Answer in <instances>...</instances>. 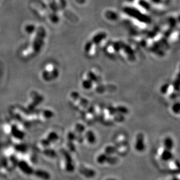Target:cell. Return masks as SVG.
Returning <instances> with one entry per match:
<instances>
[{
	"instance_id": "4",
	"label": "cell",
	"mask_w": 180,
	"mask_h": 180,
	"mask_svg": "<svg viewBox=\"0 0 180 180\" xmlns=\"http://www.w3.org/2000/svg\"><path fill=\"white\" fill-rule=\"evenodd\" d=\"M173 157L174 156L171 152V150L164 149L161 154V159L164 162H168L170 160H171L173 159Z\"/></svg>"
},
{
	"instance_id": "10",
	"label": "cell",
	"mask_w": 180,
	"mask_h": 180,
	"mask_svg": "<svg viewBox=\"0 0 180 180\" xmlns=\"http://www.w3.org/2000/svg\"><path fill=\"white\" fill-rule=\"evenodd\" d=\"M117 162H118V159H117V157L113 156L112 155L107 156L106 163H107L109 164H110V165H114V164H117Z\"/></svg>"
},
{
	"instance_id": "21",
	"label": "cell",
	"mask_w": 180,
	"mask_h": 180,
	"mask_svg": "<svg viewBox=\"0 0 180 180\" xmlns=\"http://www.w3.org/2000/svg\"><path fill=\"white\" fill-rule=\"evenodd\" d=\"M49 138H50L49 139H50V141H55L58 139V135H57V133H55L54 132H52L49 135Z\"/></svg>"
},
{
	"instance_id": "2",
	"label": "cell",
	"mask_w": 180,
	"mask_h": 180,
	"mask_svg": "<svg viewBox=\"0 0 180 180\" xmlns=\"http://www.w3.org/2000/svg\"><path fill=\"white\" fill-rule=\"evenodd\" d=\"M145 148L146 146L144 143V135L142 133H139L136 138L135 148L137 151L142 152L144 151Z\"/></svg>"
},
{
	"instance_id": "24",
	"label": "cell",
	"mask_w": 180,
	"mask_h": 180,
	"mask_svg": "<svg viewBox=\"0 0 180 180\" xmlns=\"http://www.w3.org/2000/svg\"><path fill=\"white\" fill-rule=\"evenodd\" d=\"M177 97H178V95H176V93H172V94L170 95V98H171V99H174L177 98Z\"/></svg>"
},
{
	"instance_id": "3",
	"label": "cell",
	"mask_w": 180,
	"mask_h": 180,
	"mask_svg": "<svg viewBox=\"0 0 180 180\" xmlns=\"http://www.w3.org/2000/svg\"><path fill=\"white\" fill-rule=\"evenodd\" d=\"M79 173L83 175L86 178H92L96 175V172L92 168H88L84 166H82L79 168Z\"/></svg>"
},
{
	"instance_id": "11",
	"label": "cell",
	"mask_w": 180,
	"mask_h": 180,
	"mask_svg": "<svg viewBox=\"0 0 180 180\" xmlns=\"http://www.w3.org/2000/svg\"><path fill=\"white\" fill-rule=\"evenodd\" d=\"M116 108V111L118 113H120L121 114H126L128 113V110L126 108V107L123 106H118V107H115Z\"/></svg>"
},
{
	"instance_id": "6",
	"label": "cell",
	"mask_w": 180,
	"mask_h": 180,
	"mask_svg": "<svg viewBox=\"0 0 180 180\" xmlns=\"http://www.w3.org/2000/svg\"><path fill=\"white\" fill-rule=\"evenodd\" d=\"M174 141L170 137H167L164 140V147L165 149L171 150L174 148Z\"/></svg>"
},
{
	"instance_id": "9",
	"label": "cell",
	"mask_w": 180,
	"mask_h": 180,
	"mask_svg": "<svg viewBox=\"0 0 180 180\" xmlns=\"http://www.w3.org/2000/svg\"><path fill=\"white\" fill-rule=\"evenodd\" d=\"M93 85V82H92L89 79L84 80L82 82V86L86 90H89L92 88Z\"/></svg>"
},
{
	"instance_id": "7",
	"label": "cell",
	"mask_w": 180,
	"mask_h": 180,
	"mask_svg": "<svg viewBox=\"0 0 180 180\" xmlns=\"http://www.w3.org/2000/svg\"><path fill=\"white\" fill-rule=\"evenodd\" d=\"M117 151V149L116 147H115L114 146L109 145L105 148L104 153L107 155L109 156V155H113L115 153H116Z\"/></svg>"
},
{
	"instance_id": "20",
	"label": "cell",
	"mask_w": 180,
	"mask_h": 180,
	"mask_svg": "<svg viewBox=\"0 0 180 180\" xmlns=\"http://www.w3.org/2000/svg\"><path fill=\"white\" fill-rule=\"evenodd\" d=\"M71 96L74 100H78L81 97L80 95L77 92H72Z\"/></svg>"
},
{
	"instance_id": "23",
	"label": "cell",
	"mask_w": 180,
	"mask_h": 180,
	"mask_svg": "<svg viewBox=\"0 0 180 180\" xmlns=\"http://www.w3.org/2000/svg\"><path fill=\"white\" fill-rule=\"evenodd\" d=\"M108 111L111 115H114L117 113L116 108L113 106H109L108 107Z\"/></svg>"
},
{
	"instance_id": "1",
	"label": "cell",
	"mask_w": 180,
	"mask_h": 180,
	"mask_svg": "<svg viewBox=\"0 0 180 180\" xmlns=\"http://www.w3.org/2000/svg\"><path fill=\"white\" fill-rule=\"evenodd\" d=\"M62 153L63 154V155L64 156L65 159H66V171L69 173L73 172V171L75 170V166L73 164L71 156L66 150H62Z\"/></svg>"
},
{
	"instance_id": "17",
	"label": "cell",
	"mask_w": 180,
	"mask_h": 180,
	"mask_svg": "<svg viewBox=\"0 0 180 180\" xmlns=\"http://www.w3.org/2000/svg\"><path fill=\"white\" fill-rule=\"evenodd\" d=\"M88 77L89 79L92 82H96L97 81V78L96 75H95L93 72H89L88 75Z\"/></svg>"
},
{
	"instance_id": "8",
	"label": "cell",
	"mask_w": 180,
	"mask_h": 180,
	"mask_svg": "<svg viewBox=\"0 0 180 180\" xmlns=\"http://www.w3.org/2000/svg\"><path fill=\"white\" fill-rule=\"evenodd\" d=\"M107 156L108 155H107L105 153L100 154L97 157V162L100 164H103L106 163Z\"/></svg>"
},
{
	"instance_id": "15",
	"label": "cell",
	"mask_w": 180,
	"mask_h": 180,
	"mask_svg": "<svg viewBox=\"0 0 180 180\" xmlns=\"http://www.w3.org/2000/svg\"><path fill=\"white\" fill-rule=\"evenodd\" d=\"M67 146L70 151L73 152L76 150V146L74 144L73 141H68V142L67 143Z\"/></svg>"
},
{
	"instance_id": "16",
	"label": "cell",
	"mask_w": 180,
	"mask_h": 180,
	"mask_svg": "<svg viewBox=\"0 0 180 180\" xmlns=\"http://www.w3.org/2000/svg\"><path fill=\"white\" fill-rule=\"evenodd\" d=\"M180 105L179 103H175L172 109H173V111L174 112V113L175 114H178L179 112H180Z\"/></svg>"
},
{
	"instance_id": "14",
	"label": "cell",
	"mask_w": 180,
	"mask_h": 180,
	"mask_svg": "<svg viewBox=\"0 0 180 180\" xmlns=\"http://www.w3.org/2000/svg\"><path fill=\"white\" fill-rule=\"evenodd\" d=\"M76 133L73 131H70L68 132V135H67V138L69 141H75L76 139Z\"/></svg>"
},
{
	"instance_id": "25",
	"label": "cell",
	"mask_w": 180,
	"mask_h": 180,
	"mask_svg": "<svg viewBox=\"0 0 180 180\" xmlns=\"http://www.w3.org/2000/svg\"><path fill=\"white\" fill-rule=\"evenodd\" d=\"M171 180H179V179L177 178H173Z\"/></svg>"
},
{
	"instance_id": "22",
	"label": "cell",
	"mask_w": 180,
	"mask_h": 180,
	"mask_svg": "<svg viewBox=\"0 0 180 180\" xmlns=\"http://www.w3.org/2000/svg\"><path fill=\"white\" fill-rule=\"evenodd\" d=\"M173 87L174 90L177 91H179V87H180V83H179V78H177V79L175 81L173 84Z\"/></svg>"
},
{
	"instance_id": "19",
	"label": "cell",
	"mask_w": 180,
	"mask_h": 180,
	"mask_svg": "<svg viewBox=\"0 0 180 180\" xmlns=\"http://www.w3.org/2000/svg\"><path fill=\"white\" fill-rule=\"evenodd\" d=\"M169 88V84H163L160 88V92L163 94H166Z\"/></svg>"
},
{
	"instance_id": "18",
	"label": "cell",
	"mask_w": 180,
	"mask_h": 180,
	"mask_svg": "<svg viewBox=\"0 0 180 180\" xmlns=\"http://www.w3.org/2000/svg\"><path fill=\"white\" fill-rule=\"evenodd\" d=\"M84 137L82 135V133H78L76 135V139L75 141H77L79 143H82L84 141Z\"/></svg>"
},
{
	"instance_id": "12",
	"label": "cell",
	"mask_w": 180,
	"mask_h": 180,
	"mask_svg": "<svg viewBox=\"0 0 180 180\" xmlns=\"http://www.w3.org/2000/svg\"><path fill=\"white\" fill-rule=\"evenodd\" d=\"M75 131L78 133H82L85 131V126L80 123H78L75 125Z\"/></svg>"
},
{
	"instance_id": "26",
	"label": "cell",
	"mask_w": 180,
	"mask_h": 180,
	"mask_svg": "<svg viewBox=\"0 0 180 180\" xmlns=\"http://www.w3.org/2000/svg\"><path fill=\"white\" fill-rule=\"evenodd\" d=\"M106 180H115V179H114V178H108V179H107Z\"/></svg>"
},
{
	"instance_id": "13",
	"label": "cell",
	"mask_w": 180,
	"mask_h": 180,
	"mask_svg": "<svg viewBox=\"0 0 180 180\" xmlns=\"http://www.w3.org/2000/svg\"><path fill=\"white\" fill-rule=\"evenodd\" d=\"M114 119L117 121V122H121L122 121H124L125 120V117L123 115V114H120V113H118L117 114H114Z\"/></svg>"
},
{
	"instance_id": "5",
	"label": "cell",
	"mask_w": 180,
	"mask_h": 180,
	"mask_svg": "<svg viewBox=\"0 0 180 180\" xmlns=\"http://www.w3.org/2000/svg\"><path fill=\"white\" fill-rule=\"evenodd\" d=\"M84 138H86L87 139L88 142L90 143V144H93L96 142V136H95L94 132H93L92 131H90V130L86 132L85 135H84Z\"/></svg>"
}]
</instances>
